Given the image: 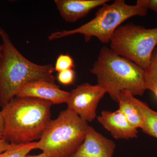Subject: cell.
<instances>
[{"label":"cell","mask_w":157,"mask_h":157,"mask_svg":"<svg viewBox=\"0 0 157 157\" xmlns=\"http://www.w3.org/2000/svg\"><path fill=\"white\" fill-rule=\"evenodd\" d=\"M90 72L96 76L98 84L117 102L123 90L134 96L143 95L146 90L144 70L107 46L101 48Z\"/></svg>","instance_id":"3957f363"},{"label":"cell","mask_w":157,"mask_h":157,"mask_svg":"<svg viewBox=\"0 0 157 157\" xmlns=\"http://www.w3.org/2000/svg\"><path fill=\"white\" fill-rule=\"evenodd\" d=\"M138 99L131 93L123 90L117 98L119 109L123 113L129 122L136 129H142L143 116L138 104Z\"/></svg>","instance_id":"7c38bea8"},{"label":"cell","mask_w":157,"mask_h":157,"mask_svg":"<svg viewBox=\"0 0 157 157\" xmlns=\"http://www.w3.org/2000/svg\"><path fill=\"white\" fill-rule=\"evenodd\" d=\"M49 101L15 97L2 108L4 138L21 144L39 140L52 120Z\"/></svg>","instance_id":"6da1fadb"},{"label":"cell","mask_w":157,"mask_h":157,"mask_svg":"<svg viewBox=\"0 0 157 157\" xmlns=\"http://www.w3.org/2000/svg\"><path fill=\"white\" fill-rule=\"evenodd\" d=\"M89 126L75 113L65 109L51 121L36 149L52 157H70L83 143Z\"/></svg>","instance_id":"5b68a950"},{"label":"cell","mask_w":157,"mask_h":157,"mask_svg":"<svg viewBox=\"0 0 157 157\" xmlns=\"http://www.w3.org/2000/svg\"><path fill=\"white\" fill-rule=\"evenodd\" d=\"M70 94L61 89L56 82L39 79L23 85L15 97L37 98L58 104L67 103Z\"/></svg>","instance_id":"ba28073f"},{"label":"cell","mask_w":157,"mask_h":157,"mask_svg":"<svg viewBox=\"0 0 157 157\" xmlns=\"http://www.w3.org/2000/svg\"><path fill=\"white\" fill-rule=\"evenodd\" d=\"M98 122L117 139H129L137 137V129L132 126L119 109L104 110L97 117Z\"/></svg>","instance_id":"30bf717a"},{"label":"cell","mask_w":157,"mask_h":157,"mask_svg":"<svg viewBox=\"0 0 157 157\" xmlns=\"http://www.w3.org/2000/svg\"><path fill=\"white\" fill-rule=\"evenodd\" d=\"M147 9L138 4L129 5L124 0H116L111 4H104L98 9L95 17L76 29L52 33L49 40L60 39L75 34L84 36L86 42L95 37L103 44H109L116 30L122 23L135 16L144 17Z\"/></svg>","instance_id":"277c9868"},{"label":"cell","mask_w":157,"mask_h":157,"mask_svg":"<svg viewBox=\"0 0 157 157\" xmlns=\"http://www.w3.org/2000/svg\"><path fill=\"white\" fill-rule=\"evenodd\" d=\"M144 83L146 90L151 91L157 99V46L152 54L148 67L144 70Z\"/></svg>","instance_id":"5bb4252c"},{"label":"cell","mask_w":157,"mask_h":157,"mask_svg":"<svg viewBox=\"0 0 157 157\" xmlns=\"http://www.w3.org/2000/svg\"><path fill=\"white\" fill-rule=\"evenodd\" d=\"M11 146V144L5 138L0 139V154L6 151Z\"/></svg>","instance_id":"d6986e66"},{"label":"cell","mask_w":157,"mask_h":157,"mask_svg":"<svg viewBox=\"0 0 157 157\" xmlns=\"http://www.w3.org/2000/svg\"><path fill=\"white\" fill-rule=\"evenodd\" d=\"M37 141L31 143L13 144L6 151L0 154V157H25L36 149Z\"/></svg>","instance_id":"9a60e30c"},{"label":"cell","mask_w":157,"mask_h":157,"mask_svg":"<svg viewBox=\"0 0 157 157\" xmlns=\"http://www.w3.org/2000/svg\"><path fill=\"white\" fill-rule=\"evenodd\" d=\"M4 138V123L2 113L0 111V139Z\"/></svg>","instance_id":"ffe728a7"},{"label":"cell","mask_w":157,"mask_h":157,"mask_svg":"<svg viewBox=\"0 0 157 157\" xmlns=\"http://www.w3.org/2000/svg\"><path fill=\"white\" fill-rule=\"evenodd\" d=\"M25 157H52L51 156L47 154L44 153L42 152V153L38 155H27Z\"/></svg>","instance_id":"44dd1931"},{"label":"cell","mask_w":157,"mask_h":157,"mask_svg":"<svg viewBox=\"0 0 157 157\" xmlns=\"http://www.w3.org/2000/svg\"><path fill=\"white\" fill-rule=\"evenodd\" d=\"M106 93L98 84L93 85L86 82L80 85L70 92L67 102V109L90 122L97 117L98 104Z\"/></svg>","instance_id":"52a82bcc"},{"label":"cell","mask_w":157,"mask_h":157,"mask_svg":"<svg viewBox=\"0 0 157 157\" xmlns=\"http://www.w3.org/2000/svg\"><path fill=\"white\" fill-rule=\"evenodd\" d=\"M2 56V48L1 45H0V62H1V59Z\"/></svg>","instance_id":"7402d4cb"},{"label":"cell","mask_w":157,"mask_h":157,"mask_svg":"<svg viewBox=\"0 0 157 157\" xmlns=\"http://www.w3.org/2000/svg\"><path fill=\"white\" fill-rule=\"evenodd\" d=\"M75 76V73L74 70L70 69L59 72L57 78L61 84L69 85L73 83Z\"/></svg>","instance_id":"e0dca14e"},{"label":"cell","mask_w":157,"mask_h":157,"mask_svg":"<svg viewBox=\"0 0 157 157\" xmlns=\"http://www.w3.org/2000/svg\"><path fill=\"white\" fill-rule=\"evenodd\" d=\"M109 2V0H56L60 15L68 22H75L84 17L93 9Z\"/></svg>","instance_id":"8fae6325"},{"label":"cell","mask_w":157,"mask_h":157,"mask_svg":"<svg viewBox=\"0 0 157 157\" xmlns=\"http://www.w3.org/2000/svg\"><path fill=\"white\" fill-rule=\"evenodd\" d=\"M136 4L147 10L150 9L157 13V0H137Z\"/></svg>","instance_id":"ac0fdd59"},{"label":"cell","mask_w":157,"mask_h":157,"mask_svg":"<svg viewBox=\"0 0 157 157\" xmlns=\"http://www.w3.org/2000/svg\"><path fill=\"white\" fill-rule=\"evenodd\" d=\"M109 44L110 48L118 55L145 70L157 46V27L146 29L134 24L121 25Z\"/></svg>","instance_id":"8992f818"},{"label":"cell","mask_w":157,"mask_h":157,"mask_svg":"<svg viewBox=\"0 0 157 157\" xmlns=\"http://www.w3.org/2000/svg\"><path fill=\"white\" fill-rule=\"evenodd\" d=\"M138 105L143 116L142 132L157 138V111L151 109L146 103L138 100Z\"/></svg>","instance_id":"4fadbf2b"},{"label":"cell","mask_w":157,"mask_h":157,"mask_svg":"<svg viewBox=\"0 0 157 157\" xmlns=\"http://www.w3.org/2000/svg\"><path fill=\"white\" fill-rule=\"evenodd\" d=\"M2 43L0 62V107L16 96L21 86L30 82L44 79L56 82L52 65H38L25 57L15 48L8 33L0 27Z\"/></svg>","instance_id":"7a4b0ae2"},{"label":"cell","mask_w":157,"mask_h":157,"mask_svg":"<svg viewBox=\"0 0 157 157\" xmlns=\"http://www.w3.org/2000/svg\"><path fill=\"white\" fill-rule=\"evenodd\" d=\"M75 67L74 61L70 55L61 54L56 59L55 66V71L61 72L65 70L73 69Z\"/></svg>","instance_id":"2e32d148"},{"label":"cell","mask_w":157,"mask_h":157,"mask_svg":"<svg viewBox=\"0 0 157 157\" xmlns=\"http://www.w3.org/2000/svg\"><path fill=\"white\" fill-rule=\"evenodd\" d=\"M115 148L114 141L90 126L83 143L70 157H113Z\"/></svg>","instance_id":"9c48e42d"}]
</instances>
